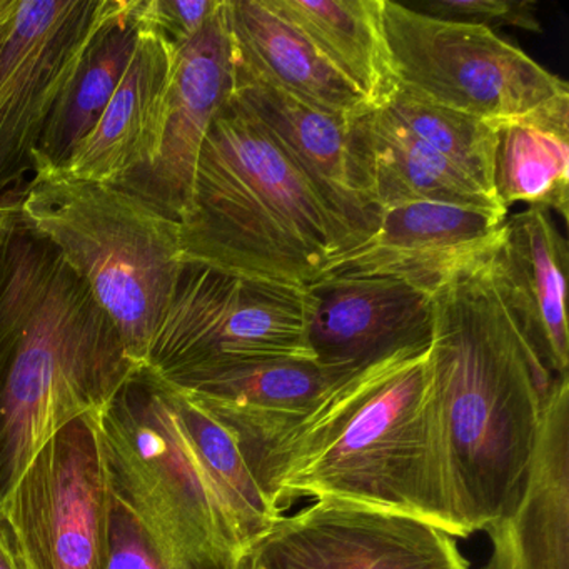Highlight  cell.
<instances>
[{
	"label": "cell",
	"instance_id": "cell-11",
	"mask_svg": "<svg viewBox=\"0 0 569 569\" xmlns=\"http://www.w3.org/2000/svg\"><path fill=\"white\" fill-rule=\"evenodd\" d=\"M232 74L236 101L271 136L321 202L339 256L365 244L379 222L369 129L372 109L356 114L322 111L234 62Z\"/></svg>",
	"mask_w": 569,
	"mask_h": 569
},
{
	"label": "cell",
	"instance_id": "cell-17",
	"mask_svg": "<svg viewBox=\"0 0 569 569\" xmlns=\"http://www.w3.org/2000/svg\"><path fill=\"white\" fill-rule=\"evenodd\" d=\"M482 531L481 569H569V378L549 389L521 498Z\"/></svg>",
	"mask_w": 569,
	"mask_h": 569
},
{
	"label": "cell",
	"instance_id": "cell-25",
	"mask_svg": "<svg viewBox=\"0 0 569 569\" xmlns=\"http://www.w3.org/2000/svg\"><path fill=\"white\" fill-rule=\"evenodd\" d=\"M379 111L419 144L445 159L456 171L496 198L498 126L399 91Z\"/></svg>",
	"mask_w": 569,
	"mask_h": 569
},
{
	"label": "cell",
	"instance_id": "cell-6",
	"mask_svg": "<svg viewBox=\"0 0 569 569\" xmlns=\"http://www.w3.org/2000/svg\"><path fill=\"white\" fill-rule=\"evenodd\" d=\"M21 218L84 279L144 369L181 278L179 224L124 189L38 172L18 194Z\"/></svg>",
	"mask_w": 569,
	"mask_h": 569
},
{
	"label": "cell",
	"instance_id": "cell-10",
	"mask_svg": "<svg viewBox=\"0 0 569 569\" xmlns=\"http://www.w3.org/2000/svg\"><path fill=\"white\" fill-rule=\"evenodd\" d=\"M124 0H12L0 21V199L29 172L89 46Z\"/></svg>",
	"mask_w": 569,
	"mask_h": 569
},
{
	"label": "cell",
	"instance_id": "cell-18",
	"mask_svg": "<svg viewBox=\"0 0 569 569\" xmlns=\"http://www.w3.org/2000/svg\"><path fill=\"white\" fill-rule=\"evenodd\" d=\"M491 264L499 292L542 368L552 378L569 376V251L549 211L528 208L506 219Z\"/></svg>",
	"mask_w": 569,
	"mask_h": 569
},
{
	"label": "cell",
	"instance_id": "cell-28",
	"mask_svg": "<svg viewBox=\"0 0 569 569\" xmlns=\"http://www.w3.org/2000/svg\"><path fill=\"white\" fill-rule=\"evenodd\" d=\"M222 0H141L142 16L174 48L186 44L214 18Z\"/></svg>",
	"mask_w": 569,
	"mask_h": 569
},
{
	"label": "cell",
	"instance_id": "cell-15",
	"mask_svg": "<svg viewBox=\"0 0 569 569\" xmlns=\"http://www.w3.org/2000/svg\"><path fill=\"white\" fill-rule=\"evenodd\" d=\"M311 295L308 341L319 365L358 371L431 341L435 292L381 276H325Z\"/></svg>",
	"mask_w": 569,
	"mask_h": 569
},
{
	"label": "cell",
	"instance_id": "cell-8",
	"mask_svg": "<svg viewBox=\"0 0 569 569\" xmlns=\"http://www.w3.org/2000/svg\"><path fill=\"white\" fill-rule=\"evenodd\" d=\"M399 91L499 126L569 96L565 79L481 26L382 0Z\"/></svg>",
	"mask_w": 569,
	"mask_h": 569
},
{
	"label": "cell",
	"instance_id": "cell-14",
	"mask_svg": "<svg viewBox=\"0 0 569 569\" xmlns=\"http://www.w3.org/2000/svg\"><path fill=\"white\" fill-rule=\"evenodd\" d=\"M508 211L406 202L379 211L371 238L329 262L325 276H381L435 292L459 269L489 258Z\"/></svg>",
	"mask_w": 569,
	"mask_h": 569
},
{
	"label": "cell",
	"instance_id": "cell-12",
	"mask_svg": "<svg viewBox=\"0 0 569 569\" xmlns=\"http://www.w3.org/2000/svg\"><path fill=\"white\" fill-rule=\"evenodd\" d=\"M242 569H469L458 541L421 519L315 501L284 515Z\"/></svg>",
	"mask_w": 569,
	"mask_h": 569
},
{
	"label": "cell",
	"instance_id": "cell-16",
	"mask_svg": "<svg viewBox=\"0 0 569 569\" xmlns=\"http://www.w3.org/2000/svg\"><path fill=\"white\" fill-rule=\"evenodd\" d=\"M352 372L328 368L316 359H271L236 366L174 388L234 435L256 475L261 456L308 419Z\"/></svg>",
	"mask_w": 569,
	"mask_h": 569
},
{
	"label": "cell",
	"instance_id": "cell-23",
	"mask_svg": "<svg viewBox=\"0 0 569 569\" xmlns=\"http://www.w3.org/2000/svg\"><path fill=\"white\" fill-rule=\"evenodd\" d=\"M492 184L506 209L522 202L568 221L569 96L498 126Z\"/></svg>",
	"mask_w": 569,
	"mask_h": 569
},
{
	"label": "cell",
	"instance_id": "cell-1",
	"mask_svg": "<svg viewBox=\"0 0 569 569\" xmlns=\"http://www.w3.org/2000/svg\"><path fill=\"white\" fill-rule=\"evenodd\" d=\"M256 476L284 515L298 499L421 519L468 538L428 345L386 356L339 382L268 449Z\"/></svg>",
	"mask_w": 569,
	"mask_h": 569
},
{
	"label": "cell",
	"instance_id": "cell-4",
	"mask_svg": "<svg viewBox=\"0 0 569 569\" xmlns=\"http://www.w3.org/2000/svg\"><path fill=\"white\" fill-rule=\"evenodd\" d=\"M492 254L436 289L429 341L452 469L475 532L508 515L521 498L556 379L509 312Z\"/></svg>",
	"mask_w": 569,
	"mask_h": 569
},
{
	"label": "cell",
	"instance_id": "cell-24",
	"mask_svg": "<svg viewBox=\"0 0 569 569\" xmlns=\"http://www.w3.org/2000/svg\"><path fill=\"white\" fill-rule=\"evenodd\" d=\"M375 196L379 211L406 202L508 209L436 152L406 134L379 109L369 114Z\"/></svg>",
	"mask_w": 569,
	"mask_h": 569
},
{
	"label": "cell",
	"instance_id": "cell-20",
	"mask_svg": "<svg viewBox=\"0 0 569 569\" xmlns=\"http://www.w3.org/2000/svg\"><path fill=\"white\" fill-rule=\"evenodd\" d=\"M224 6L236 66L322 111L371 109L269 0H226Z\"/></svg>",
	"mask_w": 569,
	"mask_h": 569
},
{
	"label": "cell",
	"instance_id": "cell-19",
	"mask_svg": "<svg viewBox=\"0 0 569 569\" xmlns=\"http://www.w3.org/2000/svg\"><path fill=\"white\" fill-rule=\"evenodd\" d=\"M172 68L174 46L142 16L128 71L98 124L61 171L84 181L121 186L148 169L158 152Z\"/></svg>",
	"mask_w": 569,
	"mask_h": 569
},
{
	"label": "cell",
	"instance_id": "cell-30",
	"mask_svg": "<svg viewBox=\"0 0 569 569\" xmlns=\"http://www.w3.org/2000/svg\"><path fill=\"white\" fill-rule=\"evenodd\" d=\"M12 0H0V21L8 16V12L11 11Z\"/></svg>",
	"mask_w": 569,
	"mask_h": 569
},
{
	"label": "cell",
	"instance_id": "cell-7",
	"mask_svg": "<svg viewBox=\"0 0 569 569\" xmlns=\"http://www.w3.org/2000/svg\"><path fill=\"white\" fill-rule=\"evenodd\" d=\"M309 312L308 286L184 262L144 371L182 386L251 362L316 359Z\"/></svg>",
	"mask_w": 569,
	"mask_h": 569
},
{
	"label": "cell",
	"instance_id": "cell-9",
	"mask_svg": "<svg viewBox=\"0 0 569 569\" xmlns=\"http://www.w3.org/2000/svg\"><path fill=\"white\" fill-rule=\"evenodd\" d=\"M114 498L88 418L59 431L8 491L0 521L22 569H109Z\"/></svg>",
	"mask_w": 569,
	"mask_h": 569
},
{
	"label": "cell",
	"instance_id": "cell-3",
	"mask_svg": "<svg viewBox=\"0 0 569 569\" xmlns=\"http://www.w3.org/2000/svg\"><path fill=\"white\" fill-rule=\"evenodd\" d=\"M139 369L84 279L0 199V495Z\"/></svg>",
	"mask_w": 569,
	"mask_h": 569
},
{
	"label": "cell",
	"instance_id": "cell-13",
	"mask_svg": "<svg viewBox=\"0 0 569 569\" xmlns=\"http://www.w3.org/2000/svg\"><path fill=\"white\" fill-rule=\"evenodd\" d=\"M224 4L222 0L214 18L196 38L174 48V68L154 161L141 174L116 186L178 224L191 208L206 136L234 89Z\"/></svg>",
	"mask_w": 569,
	"mask_h": 569
},
{
	"label": "cell",
	"instance_id": "cell-29",
	"mask_svg": "<svg viewBox=\"0 0 569 569\" xmlns=\"http://www.w3.org/2000/svg\"><path fill=\"white\" fill-rule=\"evenodd\" d=\"M0 569H22L14 546L9 538L8 529L2 521H0Z\"/></svg>",
	"mask_w": 569,
	"mask_h": 569
},
{
	"label": "cell",
	"instance_id": "cell-21",
	"mask_svg": "<svg viewBox=\"0 0 569 569\" xmlns=\"http://www.w3.org/2000/svg\"><path fill=\"white\" fill-rule=\"evenodd\" d=\"M325 61L379 109L398 92L382 21V0H269Z\"/></svg>",
	"mask_w": 569,
	"mask_h": 569
},
{
	"label": "cell",
	"instance_id": "cell-2",
	"mask_svg": "<svg viewBox=\"0 0 569 569\" xmlns=\"http://www.w3.org/2000/svg\"><path fill=\"white\" fill-rule=\"evenodd\" d=\"M114 505L199 569H242L281 518L224 425L181 389L139 371L86 416Z\"/></svg>",
	"mask_w": 569,
	"mask_h": 569
},
{
	"label": "cell",
	"instance_id": "cell-26",
	"mask_svg": "<svg viewBox=\"0 0 569 569\" xmlns=\"http://www.w3.org/2000/svg\"><path fill=\"white\" fill-rule=\"evenodd\" d=\"M445 21L495 29L516 28L541 34L538 9L532 0H428L408 6Z\"/></svg>",
	"mask_w": 569,
	"mask_h": 569
},
{
	"label": "cell",
	"instance_id": "cell-27",
	"mask_svg": "<svg viewBox=\"0 0 569 569\" xmlns=\"http://www.w3.org/2000/svg\"><path fill=\"white\" fill-rule=\"evenodd\" d=\"M109 569H199L156 542L134 519L114 505Z\"/></svg>",
	"mask_w": 569,
	"mask_h": 569
},
{
	"label": "cell",
	"instance_id": "cell-5",
	"mask_svg": "<svg viewBox=\"0 0 569 569\" xmlns=\"http://www.w3.org/2000/svg\"><path fill=\"white\" fill-rule=\"evenodd\" d=\"M179 246L182 262L298 286L339 256L321 202L232 94L202 144Z\"/></svg>",
	"mask_w": 569,
	"mask_h": 569
},
{
	"label": "cell",
	"instance_id": "cell-22",
	"mask_svg": "<svg viewBox=\"0 0 569 569\" xmlns=\"http://www.w3.org/2000/svg\"><path fill=\"white\" fill-rule=\"evenodd\" d=\"M141 0H124L121 11L96 36L78 72L59 98L34 154V174L61 171L88 138L114 96L138 46Z\"/></svg>",
	"mask_w": 569,
	"mask_h": 569
}]
</instances>
